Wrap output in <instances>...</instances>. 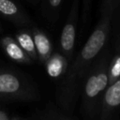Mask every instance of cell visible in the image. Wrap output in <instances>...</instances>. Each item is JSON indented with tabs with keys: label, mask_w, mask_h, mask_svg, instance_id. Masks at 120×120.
<instances>
[{
	"label": "cell",
	"mask_w": 120,
	"mask_h": 120,
	"mask_svg": "<svg viewBox=\"0 0 120 120\" xmlns=\"http://www.w3.org/2000/svg\"><path fill=\"white\" fill-rule=\"evenodd\" d=\"M44 65L47 74L50 77L59 78L62 75L66 74L68 68V61L62 53L54 52L51 54Z\"/></svg>",
	"instance_id": "cell-8"
},
{
	"label": "cell",
	"mask_w": 120,
	"mask_h": 120,
	"mask_svg": "<svg viewBox=\"0 0 120 120\" xmlns=\"http://www.w3.org/2000/svg\"><path fill=\"white\" fill-rule=\"evenodd\" d=\"M111 13L112 10L104 13L76 59L68 68L66 76L57 92V101L66 112L73 110L86 73L107 41L110 31Z\"/></svg>",
	"instance_id": "cell-1"
},
{
	"label": "cell",
	"mask_w": 120,
	"mask_h": 120,
	"mask_svg": "<svg viewBox=\"0 0 120 120\" xmlns=\"http://www.w3.org/2000/svg\"><path fill=\"white\" fill-rule=\"evenodd\" d=\"M34 118L35 120H72L68 115L51 105L46 106L41 111L37 112Z\"/></svg>",
	"instance_id": "cell-11"
},
{
	"label": "cell",
	"mask_w": 120,
	"mask_h": 120,
	"mask_svg": "<svg viewBox=\"0 0 120 120\" xmlns=\"http://www.w3.org/2000/svg\"><path fill=\"white\" fill-rule=\"evenodd\" d=\"M62 0H49V4L52 8H57L61 4Z\"/></svg>",
	"instance_id": "cell-13"
},
{
	"label": "cell",
	"mask_w": 120,
	"mask_h": 120,
	"mask_svg": "<svg viewBox=\"0 0 120 120\" xmlns=\"http://www.w3.org/2000/svg\"><path fill=\"white\" fill-rule=\"evenodd\" d=\"M15 39L19 43V45L22 47V49L32 59V61L38 60V54H37L33 36L28 31L22 30V31L17 32L15 36Z\"/></svg>",
	"instance_id": "cell-9"
},
{
	"label": "cell",
	"mask_w": 120,
	"mask_h": 120,
	"mask_svg": "<svg viewBox=\"0 0 120 120\" xmlns=\"http://www.w3.org/2000/svg\"><path fill=\"white\" fill-rule=\"evenodd\" d=\"M78 0H74L73 7L69 12L68 18L66 24L64 25L61 37H60V48L61 53L69 62L72 58L75 38H76V25H77V9H78Z\"/></svg>",
	"instance_id": "cell-4"
},
{
	"label": "cell",
	"mask_w": 120,
	"mask_h": 120,
	"mask_svg": "<svg viewBox=\"0 0 120 120\" xmlns=\"http://www.w3.org/2000/svg\"><path fill=\"white\" fill-rule=\"evenodd\" d=\"M38 98L37 88L24 76L9 69H0V99L29 101Z\"/></svg>",
	"instance_id": "cell-3"
},
{
	"label": "cell",
	"mask_w": 120,
	"mask_h": 120,
	"mask_svg": "<svg viewBox=\"0 0 120 120\" xmlns=\"http://www.w3.org/2000/svg\"><path fill=\"white\" fill-rule=\"evenodd\" d=\"M108 75H109V85L114 82L120 77V52H116L113 57L110 60Z\"/></svg>",
	"instance_id": "cell-12"
},
{
	"label": "cell",
	"mask_w": 120,
	"mask_h": 120,
	"mask_svg": "<svg viewBox=\"0 0 120 120\" xmlns=\"http://www.w3.org/2000/svg\"><path fill=\"white\" fill-rule=\"evenodd\" d=\"M109 54L98 55L88 69L82 83V113L84 120H98L103 96L109 86Z\"/></svg>",
	"instance_id": "cell-2"
},
{
	"label": "cell",
	"mask_w": 120,
	"mask_h": 120,
	"mask_svg": "<svg viewBox=\"0 0 120 120\" xmlns=\"http://www.w3.org/2000/svg\"><path fill=\"white\" fill-rule=\"evenodd\" d=\"M11 120H24V119H22V118H20V117H13Z\"/></svg>",
	"instance_id": "cell-16"
},
{
	"label": "cell",
	"mask_w": 120,
	"mask_h": 120,
	"mask_svg": "<svg viewBox=\"0 0 120 120\" xmlns=\"http://www.w3.org/2000/svg\"><path fill=\"white\" fill-rule=\"evenodd\" d=\"M32 36L38 54V60L41 64H45L48 58L51 56L52 52V43L49 38L40 30L35 28L32 31Z\"/></svg>",
	"instance_id": "cell-7"
},
{
	"label": "cell",
	"mask_w": 120,
	"mask_h": 120,
	"mask_svg": "<svg viewBox=\"0 0 120 120\" xmlns=\"http://www.w3.org/2000/svg\"><path fill=\"white\" fill-rule=\"evenodd\" d=\"M120 110V77L110 84L103 96L98 120H113Z\"/></svg>",
	"instance_id": "cell-5"
},
{
	"label": "cell",
	"mask_w": 120,
	"mask_h": 120,
	"mask_svg": "<svg viewBox=\"0 0 120 120\" xmlns=\"http://www.w3.org/2000/svg\"><path fill=\"white\" fill-rule=\"evenodd\" d=\"M1 45L7 55L13 61L21 64H30L33 62L28 54L22 49L16 39L10 37H5L1 39Z\"/></svg>",
	"instance_id": "cell-6"
},
{
	"label": "cell",
	"mask_w": 120,
	"mask_h": 120,
	"mask_svg": "<svg viewBox=\"0 0 120 120\" xmlns=\"http://www.w3.org/2000/svg\"><path fill=\"white\" fill-rule=\"evenodd\" d=\"M89 1H90V0H83V16H85V13L88 11Z\"/></svg>",
	"instance_id": "cell-14"
},
{
	"label": "cell",
	"mask_w": 120,
	"mask_h": 120,
	"mask_svg": "<svg viewBox=\"0 0 120 120\" xmlns=\"http://www.w3.org/2000/svg\"><path fill=\"white\" fill-rule=\"evenodd\" d=\"M0 120H8V115L6 114V112L0 111Z\"/></svg>",
	"instance_id": "cell-15"
},
{
	"label": "cell",
	"mask_w": 120,
	"mask_h": 120,
	"mask_svg": "<svg viewBox=\"0 0 120 120\" xmlns=\"http://www.w3.org/2000/svg\"><path fill=\"white\" fill-rule=\"evenodd\" d=\"M0 31H1V26H0Z\"/></svg>",
	"instance_id": "cell-17"
},
{
	"label": "cell",
	"mask_w": 120,
	"mask_h": 120,
	"mask_svg": "<svg viewBox=\"0 0 120 120\" xmlns=\"http://www.w3.org/2000/svg\"><path fill=\"white\" fill-rule=\"evenodd\" d=\"M0 13L6 18L18 23L25 22V19L22 18L19 8L11 0H0Z\"/></svg>",
	"instance_id": "cell-10"
}]
</instances>
